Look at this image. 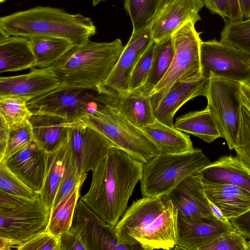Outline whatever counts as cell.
<instances>
[{
	"label": "cell",
	"instance_id": "6da1fadb",
	"mask_svg": "<svg viewBox=\"0 0 250 250\" xmlns=\"http://www.w3.org/2000/svg\"><path fill=\"white\" fill-rule=\"evenodd\" d=\"M144 163L124 150H110L92 170L89 189L81 199L106 222L115 226L127 209Z\"/></svg>",
	"mask_w": 250,
	"mask_h": 250
},
{
	"label": "cell",
	"instance_id": "7a4b0ae2",
	"mask_svg": "<svg viewBox=\"0 0 250 250\" xmlns=\"http://www.w3.org/2000/svg\"><path fill=\"white\" fill-rule=\"evenodd\" d=\"M177 218V209L167 195L143 197L133 202L115 226L117 244L129 250L173 249Z\"/></svg>",
	"mask_w": 250,
	"mask_h": 250
},
{
	"label": "cell",
	"instance_id": "3957f363",
	"mask_svg": "<svg viewBox=\"0 0 250 250\" xmlns=\"http://www.w3.org/2000/svg\"><path fill=\"white\" fill-rule=\"evenodd\" d=\"M0 28L12 36L63 39L74 46L84 44L97 32L90 18L80 13L71 14L60 8L42 6L1 17Z\"/></svg>",
	"mask_w": 250,
	"mask_h": 250
},
{
	"label": "cell",
	"instance_id": "277c9868",
	"mask_svg": "<svg viewBox=\"0 0 250 250\" xmlns=\"http://www.w3.org/2000/svg\"><path fill=\"white\" fill-rule=\"evenodd\" d=\"M124 47L120 39L109 42L89 40L74 46L50 67L63 86L105 91L103 85Z\"/></svg>",
	"mask_w": 250,
	"mask_h": 250
},
{
	"label": "cell",
	"instance_id": "5b68a950",
	"mask_svg": "<svg viewBox=\"0 0 250 250\" xmlns=\"http://www.w3.org/2000/svg\"><path fill=\"white\" fill-rule=\"evenodd\" d=\"M210 163L199 148L180 153L160 152L144 164L140 180L142 195H167L186 178Z\"/></svg>",
	"mask_w": 250,
	"mask_h": 250
},
{
	"label": "cell",
	"instance_id": "8992f818",
	"mask_svg": "<svg viewBox=\"0 0 250 250\" xmlns=\"http://www.w3.org/2000/svg\"><path fill=\"white\" fill-rule=\"evenodd\" d=\"M113 96L105 91L61 85L30 99L27 105L33 114L53 115L75 123L111 104Z\"/></svg>",
	"mask_w": 250,
	"mask_h": 250
},
{
	"label": "cell",
	"instance_id": "52a82bcc",
	"mask_svg": "<svg viewBox=\"0 0 250 250\" xmlns=\"http://www.w3.org/2000/svg\"><path fill=\"white\" fill-rule=\"evenodd\" d=\"M81 121L144 164L161 152L158 145L141 129L130 123L112 103Z\"/></svg>",
	"mask_w": 250,
	"mask_h": 250
},
{
	"label": "cell",
	"instance_id": "ba28073f",
	"mask_svg": "<svg viewBox=\"0 0 250 250\" xmlns=\"http://www.w3.org/2000/svg\"><path fill=\"white\" fill-rule=\"evenodd\" d=\"M206 97L220 137L234 150L241 122V83L209 75Z\"/></svg>",
	"mask_w": 250,
	"mask_h": 250
},
{
	"label": "cell",
	"instance_id": "9c48e42d",
	"mask_svg": "<svg viewBox=\"0 0 250 250\" xmlns=\"http://www.w3.org/2000/svg\"><path fill=\"white\" fill-rule=\"evenodd\" d=\"M192 21L185 22L172 34L174 54L170 67L150 94L152 100L166 92L173 84L202 77L200 48L201 32Z\"/></svg>",
	"mask_w": 250,
	"mask_h": 250
},
{
	"label": "cell",
	"instance_id": "30bf717a",
	"mask_svg": "<svg viewBox=\"0 0 250 250\" xmlns=\"http://www.w3.org/2000/svg\"><path fill=\"white\" fill-rule=\"evenodd\" d=\"M200 55L202 77L250 82V56L239 49L216 40L202 41Z\"/></svg>",
	"mask_w": 250,
	"mask_h": 250
},
{
	"label": "cell",
	"instance_id": "8fae6325",
	"mask_svg": "<svg viewBox=\"0 0 250 250\" xmlns=\"http://www.w3.org/2000/svg\"><path fill=\"white\" fill-rule=\"evenodd\" d=\"M50 213L39 194L12 208L0 209V237L19 246L46 229Z\"/></svg>",
	"mask_w": 250,
	"mask_h": 250
},
{
	"label": "cell",
	"instance_id": "7c38bea8",
	"mask_svg": "<svg viewBox=\"0 0 250 250\" xmlns=\"http://www.w3.org/2000/svg\"><path fill=\"white\" fill-rule=\"evenodd\" d=\"M69 134L73 156L81 175H87L110 150L117 147L101 133L82 121L72 123Z\"/></svg>",
	"mask_w": 250,
	"mask_h": 250
},
{
	"label": "cell",
	"instance_id": "4fadbf2b",
	"mask_svg": "<svg viewBox=\"0 0 250 250\" xmlns=\"http://www.w3.org/2000/svg\"><path fill=\"white\" fill-rule=\"evenodd\" d=\"M70 229L80 237L86 250H129L117 244L115 226L101 218L81 199L77 204Z\"/></svg>",
	"mask_w": 250,
	"mask_h": 250
},
{
	"label": "cell",
	"instance_id": "5bb4252c",
	"mask_svg": "<svg viewBox=\"0 0 250 250\" xmlns=\"http://www.w3.org/2000/svg\"><path fill=\"white\" fill-rule=\"evenodd\" d=\"M204 6L202 0H161L150 27L153 41L172 35L188 21L196 23L201 20L199 13Z\"/></svg>",
	"mask_w": 250,
	"mask_h": 250
},
{
	"label": "cell",
	"instance_id": "9a60e30c",
	"mask_svg": "<svg viewBox=\"0 0 250 250\" xmlns=\"http://www.w3.org/2000/svg\"><path fill=\"white\" fill-rule=\"evenodd\" d=\"M153 41L150 27L139 33L131 34L118 62L103 85L108 93L119 96L128 92L133 69Z\"/></svg>",
	"mask_w": 250,
	"mask_h": 250
},
{
	"label": "cell",
	"instance_id": "2e32d148",
	"mask_svg": "<svg viewBox=\"0 0 250 250\" xmlns=\"http://www.w3.org/2000/svg\"><path fill=\"white\" fill-rule=\"evenodd\" d=\"M232 226L215 216L186 218L178 215L177 240L173 249L198 250L226 232Z\"/></svg>",
	"mask_w": 250,
	"mask_h": 250
},
{
	"label": "cell",
	"instance_id": "e0dca14e",
	"mask_svg": "<svg viewBox=\"0 0 250 250\" xmlns=\"http://www.w3.org/2000/svg\"><path fill=\"white\" fill-rule=\"evenodd\" d=\"M209 81V78L202 77L195 80L173 84L166 92L152 100L157 120L174 127L173 118L178 110L195 97H206Z\"/></svg>",
	"mask_w": 250,
	"mask_h": 250
},
{
	"label": "cell",
	"instance_id": "ac0fdd59",
	"mask_svg": "<svg viewBox=\"0 0 250 250\" xmlns=\"http://www.w3.org/2000/svg\"><path fill=\"white\" fill-rule=\"evenodd\" d=\"M35 67L26 74L0 77V97L17 96L32 99L62 85L51 67Z\"/></svg>",
	"mask_w": 250,
	"mask_h": 250
},
{
	"label": "cell",
	"instance_id": "d6986e66",
	"mask_svg": "<svg viewBox=\"0 0 250 250\" xmlns=\"http://www.w3.org/2000/svg\"><path fill=\"white\" fill-rule=\"evenodd\" d=\"M167 196L180 216L186 218L214 216L204 191L199 171L186 178Z\"/></svg>",
	"mask_w": 250,
	"mask_h": 250
},
{
	"label": "cell",
	"instance_id": "ffe728a7",
	"mask_svg": "<svg viewBox=\"0 0 250 250\" xmlns=\"http://www.w3.org/2000/svg\"><path fill=\"white\" fill-rule=\"evenodd\" d=\"M46 154L47 152L33 139L4 164L24 184L39 194L44 177Z\"/></svg>",
	"mask_w": 250,
	"mask_h": 250
},
{
	"label": "cell",
	"instance_id": "44dd1931",
	"mask_svg": "<svg viewBox=\"0 0 250 250\" xmlns=\"http://www.w3.org/2000/svg\"><path fill=\"white\" fill-rule=\"evenodd\" d=\"M203 183L230 184L250 192V168L237 156L225 155L199 171Z\"/></svg>",
	"mask_w": 250,
	"mask_h": 250
},
{
	"label": "cell",
	"instance_id": "7402d4cb",
	"mask_svg": "<svg viewBox=\"0 0 250 250\" xmlns=\"http://www.w3.org/2000/svg\"><path fill=\"white\" fill-rule=\"evenodd\" d=\"M72 156L69 133L56 148L47 152L44 177L39 195L43 204L50 209Z\"/></svg>",
	"mask_w": 250,
	"mask_h": 250
},
{
	"label": "cell",
	"instance_id": "603a6c76",
	"mask_svg": "<svg viewBox=\"0 0 250 250\" xmlns=\"http://www.w3.org/2000/svg\"><path fill=\"white\" fill-rule=\"evenodd\" d=\"M203 185L208 200L218 207L229 220L250 210V192L245 188L225 184L203 183Z\"/></svg>",
	"mask_w": 250,
	"mask_h": 250
},
{
	"label": "cell",
	"instance_id": "cb8c5ba5",
	"mask_svg": "<svg viewBox=\"0 0 250 250\" xmlns=\"http://www.w3.org/2000/svg\"><path fill=\"white\" fill-rule=\"evenodd\" d=\"M36 64L29 38L10 35L0 28V72L32 68Z\"/></svg>",
	"mask_w": 250,
	"mask_h": 250
},
{
	"label": "cell",
	"instance_id": "d4e9b609",
	"mask_svg": "<svg viewBox=\"0 0 250 250\" xmlns=\"http://www.w3.org/2000/svg\"><path fill=\"white\" fill-rule=\"evenodd\" d=\"M28 120L33 139L46 152L53 150L65 139L72 124L63 118L45 114H33Z\"/></svg>",
	"mask_w": 250,
	"mask_h": 250
},
{
	"label": "cell",
	"instance_id": "484cf974",
	"mask_svg": "<svg viewBox=\"0 0 250 250\" xmlns=\"http://www.w3.org/2000/svg\"><path fill=\"white\" fill-rule=\"evenodd\" d=\"M112 104L139 128L157 120L151 96L139 91H130L119 96H113Z\"/></svg>",
	"mask_w": 250,
	"mask_h": 250
},
{
	"label": "cell",
	"instance_id": "4316f807",
	"mask_svg": "<svg viewBox=\"0 0 250 250\" xmlns=\"http://www.w3.org/2000/svg\"><path fill=\"white\" fill-rule=\"evenodd\" d=\"M140 129L158 145L161 152L180 153L194 149L189 135L157 120Z\"/></svg>",
	"mask_w": 250,
	"mask_h": 250
},
{
	"label": "cell",
	"instance_id": "83f0119b",
	"mask_svg": "<svg viewBox=\"0 0 250 250\" xmlns=\"http://www.w3.org/2000/svg\"><path fill=\"white\" fill-rule=\"evenodd\" d=\"M174 127L181 131L196 136L208 144L221 137L217 125L207 107L180 116L176 120Z\"/></svg>",
	"mask_w": 250,
	"mask_h": 250
},
{
	"label": "cell",
	"instance_id": "f1b7e54d",
	"mask_svg": "<svg viewBox=\"0 0 250 250\" xmlns=\"http://www.w3.org/2000/svg\"><path fill=\"white\" fill-rule=\"evenodd\" d=\"M174 54L172 35L155 42L150 69L145 84L137 90L150 96L168 71Z\"/></svg>",
	"mask_w": 250,
	"mask_h": 250
},
{
	"label": "cell",
	"instance_id": "f546056e",
	"mask_svg": "<svg viewBox=\"0 0 250 250\" xmlns=\"http://www.w3.org/2000/svg\"><path fill=\"white\" fill-rule=\"evenodd\" d=\"M82 185V184L78 185L50 209L46 231L59 238L62 233L69 230L73 224Z\"/></svg>",
	"mask_w": 250,
	"mask_h": 250
},
{
	"label": "cell",
	"instance_id": "4dcf8cb0",
	"mask_svg": "<svg viewBox=\"0 0 250 250\" xmlns=\"http://www.w3.org/2000/svg\"><path fill=\"white\" fill-rule=\"evenodd\" d=\"M29 38L36 58L35 67H50L74 46L69 41L47 36H32Z\"/></svg>",
	"mask_w": 250,
	"mask_h": 250
},
{
	"label": "cell",
	"instance_id": "1f68e13d",
	"mask_svg": "<svg viewBox=\"0 0 250 250\" xmlns=\"http://www.w3.org/2000/svg\"><path fill=\"white\" fill-rule=\"evenodd\" d=\"M161 0H124V8L130 17L135 35L150 27Z\"/></svg>",
	"mask_w": 250,
	"mask_h": 250
},
{
	"label": "cell",
	"instance_id": "d6a6232c",
	"mask_svg": "<svg viewBox=\"0 0 250 250\" xmlns=\"http://www.w3.org/2000/svg\"><path fill=\"white\" fill-rule=\"evenodd\" d=\"M31 99L17 96L0 97V119L10 129L20 125L33 115L27 105Z\"/></svg>",
	"mask_w": 250,
	"mask_h": 250
},
{
	"label": "cell",
	"instance_id": "836d02e7",
	"mask_svg": "<svg viewBox=\"0 0 250 250\" xmlns=\"http://www.w3.org/2000/svg\"><path fill=\"white\" fill-rule=\"evenodd\" d=\"M220 41L250 56V18L235 21H227L221 33Z\"/></svg>",
	"mask_w": 250,
	"mask_h": 250
},
{
	"label": "cell",
	"instance_id": "e575fe53",
	"mask_svg": "<svg viewBox=\"0 0 250 250\" xmlns=\"http://www.w3.org/2000/svg\"><path fill=\"white\" fill-rule=\"evenodd\" d=\"M33 140L31 125L26 120L20 125L10 129L6 151L0 164L5 163Z\"/></svg>",
	"mask_w": 250,
	"mask_h": 250
},
{
	"label": "cell",
	"instance_id": "d590c367",
	"mask_svg": "<svg viewBox=\"0 0 250 250\" xmlns=\"http://www.w3.org/2000/svg\"><path fill=\"white\" fill-rule=\"evenodd\" d=\"M0 190L29 199L39 194L11 172L5 164H0Z\"/></svg>",
	"mask_w": 250,
	"mask_h": 250
},
{
	"label": "cell",
	"instance_id": "8d00e7d4",
	"mask_svg": "<svg viewBox=\"0 0 250 250\" xmlns=\"http://www.w3.org/2000/svg\"><path fill=\"white\" fill-rule=\"evenodd\" d=\"M234 229L201 246L198 250H250V240Z\"/></svg>",
	"mask_w": 250,
	"mask_h": 250
},
{
	"label": "cell",
	"instance_id": "74e56055",
	"mask_svg": "<svg viewBox=\"0 0 250 250\" xmlns=\"http://www.w3.org/2000/svg\"><path fill=\"white\" fill-rule=\"evenodd\" d=\"M234 150L236 156L250 168V110L243 104L241 125Z\"/></svg>",
	"mask_w": 250,
	"mask_h": 250
},
{
	"label": "cell",
	"instance_id": "f35d334b",
	"mask_svg": "<svg viewBox=\"0 0 250 250\" xmlns=\"http://www.w3.org/2000/svg\"><path fill=\"white\" fill-rule=\"evenodd\" d=\"M153 41L145 51L135 65L130 79L128 92L137 91L145 84L151 65Z\"/></svg>",
	"mask_w": 250,
	"mask_h": 250
},
{
	"label": "cell",
	"instance_id": "ab89813d",
	"mask_svg": "<svg viewBox=\"0 0 250 250\" xmlns=\"http://www.w3.org/2000/svg\"><path fill=\"white\" fill-rule=\"evenodd\" d=\"M86 177L87 175H81L80 174L72 154L65 173L58 189L52 208L55 207L65 195L70 192L78 185L83 184Z\"/></svg>",
	"mask_w": 250,
	"mask_h": 250
},
{
	"label": "cell",
	"instance_id": "60d3db41",
	"mask_svg": "<svg viewBox=\"0 0 250 250\" xmlns=\"http://www.w3.org/2000/svg\"><path fill=\"white\" fill-rule=\"evenodd\" d=\"M17 250H60L59 238L45 229L20 244Z\"/></svg>",
	"mask_w": 250,
	"mask_h": 250
},
{
	"label": "cell",
	"instance_id": "b9f144b4",
	"mask_svg": "<svg viewBox=\"0 0 250 250\" xmlns=\"http://www.w3.org/2000/svg\"><path fill=\"white\" fill-rule=\"evenodd\" d=\"M58 238L60 250H86L80 237L70 229Z\"/></svg>",
	"mask_w": 250,
	"mask_h": 250
},
{
	"label": "cell",
	"instance_id": "7bdbcfd3",
	"mask_svg": "<svg viewBox=\"0 0 250 250\" xmlns=\"http://www.w3.org/2000/svg\"><path fill=\"white\" fill-rule=\"evenodd\" d=\"M233 229L247 239H250V210L236 218L229 220Z\"/></svg>",
	"mask_w": 250,
	"mask_h": 250
},
{
	"label": "cell",
	"instance_id": "ee69618b",
	"mask_svg": "<svg viewBox=\"0 0 250 250\" xmlns=\"http://www.w3.org/2000/svg\"><path fill=\"white\" fill-rule=\"evenodd\" d=\"M204 5L212 14L220 15L223 18H227L229 11V0H202Z\"/></svg>",
	"mask_w": 250,
	"mask_h": 250
},
{
	"label": "cell",
	"instance_id": "f6af8a7d",
	"mask_svg": "<svg viewBox=\"0 0 250 250\" xmlns=\"http://www.w3.org/2000/svg\"><path fill=\"white\" fill-rule=\"evenodd\" d=\"M10 129L0 119V161L4 156L9 138Z\"/></svg>",
	"mask_w": 250,
	"mask_h": 250
},
{
	"label": "cell",
	"instance_id": "bcb514c9",
	"mask_svg": "<svg viewBox=\"0 0 250 250\" xmlns=\"http://www.w3.org/2000/svg\"><path fill=\"white\" fill-rule=\"evenodd\" d=\"M229 11L227 19L230 21L243 20L238 0H229Z\"/></svg>",
	"mask_w": 250,
	"mask_h": 250
},
{
	"label": "cell",
	"instance_id": "7dc6e473",
	"mask_svg": "<svg viewBox=\"0 0 250 250\" xmlns=\"http://www.w3.org/2000/svg\"><path fill=\"white\" fill-rule=\"evenodd\" d=\"M243 104L250 110V82L241 83Z\"/></svg>",
	"mask_w": 250,
	"mask_h": 250
},
{
	"label": "cell",
	"instance_id": "c3c4849f",
	"mask_svg": "<svg viewBox=\"0 0 250 250\" xmlns=\"http://www.w3.org/2000/svg\"><path fill=\"white\" fill-rule=\"evenodd\" d=\"M18 246V243L14 241L6 238L0 237V250L16 249Z\"/></svg>",
	"mask_w": 250,
	"mask_h": 250
},
{
	"label": "cell",
	"instance_id": "681fc988",
	"mask_svg": "<svg viewBox=\"0 0 250 250\" xmlns=\"http://www.w3.org/2000/svg\"><path fill=\"white\" fill-rule=\"evenodd\" d=\"M243 19L250 18V0H238Z\"/></svg>",
	"mask_w": 250,
	"mask_h": 250
},
{
	"label": "cell",
	"instance_id": "f907efd6",
	"mask_svg": "<svg viewBox=\"0 0 250 250\" xmlns=\"http://www.w3.org/2000/svg\"><path fill=\"white\" fill-rule=\"evenodd\" d=\"M208 202L214 216L222 221L230 224L229 220L224 216L220 209L210 201H208Z\"/></svg>",
	"mask_w": 250,
	"mask_h": 250
},
{
	"label": "cell",
	"instance_id": "816d5d0a",
	"mask_svg": "<svg viewBox=\"0 0 250 250\" xmlns=\"http://www.w3.org/2000/svg\"><path fill=\"white\" fill-rule=\"evenodd\" d=\"M105 0H92V5L95 6L98 4L100 2L104 1Z\"/></svg>",
	"mask_w": 250,
	"mask_h": 250
},
{
	"label": "cell",
	"instance_id": "f5cc1de1",
	"mask_svg": "<svg viewBox=\"0 0 250 250\" xmlns=\"http://www.w3.org/2000/svg\"><path fill=\"white\" fill-rule=\"evenodd\" d=\"M6 0H0V2L1 3H2V2H3L5 1Z\"/></svg>",
	"mask_w": 250,
	"mask_h": 250
}]
</instances>
